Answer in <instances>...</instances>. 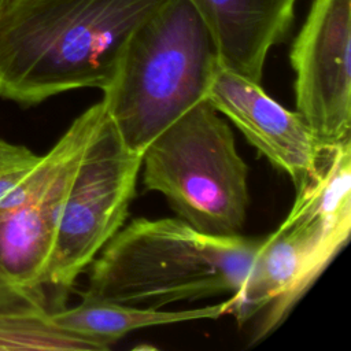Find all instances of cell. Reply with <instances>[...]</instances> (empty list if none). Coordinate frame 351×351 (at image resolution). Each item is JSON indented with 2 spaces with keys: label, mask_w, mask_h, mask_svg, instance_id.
Here are the masks:
<instances>
[{
  "label": "cell",
  "mask_w": 351,
  "mask_h": 351,
  "mask_svg": "<svg viewBox=\"0 0 351 351\" xmlns=\"http://www.w3.org/2000/svg\"><path fill=\"white\" fill-rule=\"evenodd\" d=\"M351 230V141L328 152L318 178L296 192L282 223L263 237L240 289L239 325L263 313L251 344L274 332L347 244Z\"/></svg>",
  "instance_id": "cell-4"
},
{
  "label": "cell",
  "mask_w": 351,
  "mask_h": 351,
  "mask_svg": "<svg viewBox=\"0 0 351 351\" xmlns=\"http://www.w3.org/2000/svg\"><path fill=\"white\" fill-rule=\"evenodd\" d=\"M219 66L213 37L189 0H169L129 38L103 90L107 115L125 145L148 144L206 99Z\"/></svg>",
  "instance_id": "cell-3"
},
{
  "label": "cell",
  "mask_w": 351,
  "mask_h": 351,
  "mask_svg": "<svg viewBox=\"0 0 351 351\" xmlns=\"http://www.w3.org/2000/svg\"><path fill=\"white\" fill-rule=\"evenodd\" d=\"M104 117L101 100L81 112L0 202V313L51 311L45 271L62 207L82 154Z\"/></svg>",
  "instance_id": "cell-6"
},
{
  "label": "cell",
  "mask_w": 351,
  "mask_h": 351,
  "mask_svg": "<svg viewBox=\"0 0 351 351\" xmlns=\"http://www.w3.org/2000/svg\"><path fill=\"white\" fill-rule=\"evenodd\" d=\"M289 62L296 111L321 147L351 141V0H313Z\"/></svg>",
  "instance_id": "cell-8"
},
{
  "label": "cell",
  "mask_w": 351,
  "mask_h": 351,
  "mask_svg": "<svg viewBox=\"0 0 351 351\" xmlns=\"http://www.w3.org/2000/svg\"><path fill=\"white\" fill-rule=\"evenodd\" d=\"M230 306V295L219 303L188 310H162L81 299L74 307L63 306L49 311V318L62 330L92 341L104 351L133 330L197 319H217L229 314Z\"/></svg>",
  "instance_id": "cell-11"
},
{
  "label": "cell",
  "mask_w": 351,
  "mask_h": 351,
  "mask_svg": "<svg viewBox=\"0 0 351 351\" xmlns=\"http://www.w3.org/2000/svg\"><path fill=\"white\" fill-rule=\"evenodd\" d=\"M206 99L259 154L291 178L296 192L318 178L329 151L321 147L298 111L282 107L259 82L219 64Z\"/></svg>",
  "instance_id": "cell-9"
},
{
  "label": "cell",
  "mask_w": 351,
  "mask_h": 351,
  "mask_svg": "<svg viewBox=\"0 0 351 351\" xmlns=\"http://www.w3.org/2000/svg\"><path fill=\"white\" fill-rule=\"evenodd\" d=\"M208 29L219 64L262 82L269 51L284 41L298 0H189Z\"/></svg>",
  "instance_id": "cell-10"
},
{
  "label": "cell",
  "mask_w": 351,
  "mask_h": 351,
  "mask_svg": "<svg viewBox=\"0 0 351 351\" xmlns=\"http://www.w3.org/2000/svg\"><path fill=\"white\" fill-rule=\"evenodd\" d=\"M262 239L203 233L181 218H136L89 265L81 299L160 308L243 285Z\"/></svg>",
  "instance_id": "cell-2"
},
{
  "label": "cell",
  "mask_w": 351,
  "mask_h": 351,
  "mask_svg": "<svg viewBox=\"0 0 351 351\" xmlns=\"http://www.w3.org/2000/svg\"><path fill=\"white\" fill-rule=\"evenodd\" d=\"M14 0H0V18L3 16V14L7 11V8L10 7V4L12 3Z\"/></svg>",
  "instance_id": "cell-15"
},
{
  "label": "cell",
  "mask_w": 351,
  "mask_h": 351,
  "mask_svg": "<svg viewBox=\"0 0 351 351\" xmlns=\"http://www.w3.org/2000/svg\"><path fill=\"white\" fill-rule=\"evenodd\" d=\"M30 152L32 151L25 145L12 144V143H8V141L0 138V167L11 163L14 160H18V159L29 155Z\"/></svg>",
  "instance_id": "cell-14"
},
{
  "label": "cell",
  "mask_w": 351,
  "mask_h": 351,
  "mask_svg": "<svg viewBox=\"0 0 351 351\" xmlns=\"http://www.w3.org/2000/svg\"><path fill=\"white\" fill-rule=\"evenodd\" d=\"M169 0H14L0 18V97L23 107L104 90L136 32Z\"/></svg>",
  "instance_id": "cell-1"
},
{
  "label": "cell",
  "mask_w": 351,
  "mask_h": 351,
  "mask_svg": "<svg viewBox=\"0 0 351 351\" xmlns=\"http://www.w3.org/2000/svg\"><path fill=\"white\" fill-rule=\"evenodd\" d=\"M4 348L101 351L97 344L58 328L47 310L0 313V350Z\"/></svg>",
  "instance_id": "cell-12"
},
{
  "label": "cell",
  "mask_w": 351,
  "mask_h": 351,
  "mask_svg": "<svg viewBox=\"0 0 351 351\" xmlns=\"http://www.w3.org/2000/svg\"><path fill=\"white\" fill-rule=\"evenodd\" d=\"M145 191L159 192L192 228L240 236L250 204L248 166L226 118L203 99L143 151Z\"/></svg>",
  "instance_id": "cell-5"
},
{
  "label": "cell",
  "mask_w": 351,
  "mask_h": 351,
  "mask_svg": "<svg viewBox=\"0 0 351 351\" xmlns=\"http://www.w3.org/2000/svg\"><path fill=\"white\" fill-rule=\"evenodd\" d=\"M141 155L129 149L106 117L92 134L64 199L45 288L70 291L123 226L136 195Z\"/></svg>",
  "instance_id": "cell-7"
},
{
  "label": "cell",
  "mask_w": 351,
  "mask_h": 351,
  "mask_svg": "<svg viewBox=\"0 0 351 351\" xmlns=\"http://www.w3.org/2000/svg\"><path fill=\"white\" fill-rule=\"evenodd\" d=\"M38 159L40 155L32 151L29 155L0 167V202L27 176Z\"/></svg>",
  "instance_id": "cell-13"
}]
</instances>
